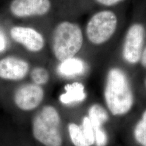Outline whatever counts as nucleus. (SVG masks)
<instances>
[{
    "instance_id": "1",
    "label": "nucleus",
    "mask_w": 146,
    "mask_h": 146,
    "mask_svg": "<svg viewBox=\"0 0 146 146\" xmlns=\"http://www.w3.org/2000/svg\"><path fill=\"white\" fill-rule=\"evenodd\" d=\"M104 96L108 109L114 116H123L132 109L134 95L127 73L120 68L113 67L108 72Z\"/></svg>"
},
{
    "instance_id": "2",
    "label": "nucleus",
    "mask_w": 146,
    "mask_h": 146,
    "mask_svg": "<svg viewBox=\"0 0 146 146\" xmlns=\"http://www.w3.org/2000/svg\"><path fill=\"white\" fill-rule=\"evenodd\" d=\"M83 43V33L76 24L64 21L55 28L52 35V50L60 62L74 58L81 50Z\"/></svg>"
},
{
    "instance_id": "3",
    "label": "nucleus",
    "mask_w": 146,
    "mask_h": 146,
    "mask_svg": "<svg viewBox=\"0 0 146 146\" xmlns=\"http://www.w3.org/2000/svg\"><path fill=\"white\" fill-rule=\"evenodd\" d=\"M61 118L52 106H45L33 120V134L36 140L45 146H62L63 143Z\"/></svg>"
},
{
    "instance_id": "4",
    "label": "nucleus",
    "mask_w": 146,
    "mask_h": 146,
    "mask_svg": "<svg viewBox=\"0 0 146 146\" xmlns=\"http://www.w3.org/2000/svg\"><path fill=\"white\" fill-rule=\"evenodd\" d=\"M118 27V18L112 11L97 12L90 18L86 27L87 39L96 45L104 44L112 37Z\"/></svg>"
},
{
    "instance_id": "5",
    "label": "nucleus",
    "mask_w": 146,
    "mask_h": 146,
    "mask_svg": "<svg viewBox=\"0 0 146 146\" xmlns=\"http://www.w3.org/2000/svg\"><path fill=\"white\" fill-rule=\"evenodd\" d=\"M145 27L141 23H134L128 29L124 41L122 55L126 62L137 64L140 62L144 49Z\"/></svg>"
},
{
    "instance_id": "6",
    "label": "nucleus",
    "mask_w": 146,
    "mask_h": 146,
    "mask_svg": "<svg viewBox=\"0 0 146 146\" xmlns=\"http://www.w3.org/2000/svg\"><path fill=\"white\" fill-rule=\"evenodd\" d=\"M44 98V91L40 85L35 83L25 84L16 91L14 96L15 104L24 111L35 109Z\"/></svg>"
},
{
    "instance_id": "7",
    "label": "nucleus",
    "mask_w": 146,
    "mask_h": 146,
    "mask_svg": "<svg viewBox=\"0 0 146 146\" xmlns=\"http://www.w3.org/2000/svg\"><path fill=\"white\" fill-rule=\"evenodd\" d=\"M50 8V0H13L10 5V12L18 18L45 15Z\"/></svg>"
},
{
    "instance_id": "8",
    "label": "nucleus",
    "mask_w": 146,
    "mask_h": 146,
    "mask_svg": "<svg viewBox=\"0 0 146 146\" xmlns=\"http://www.w3.org/2000/svg\"><path fill=\"white\" fill-rule=\"evenodd\" d=\"M10 33L14 41L23 45L29 52H38L44 47L43 35L30 27H14L10 29Z\"/></svg>"
},
{
    "instance_id": "9",
    "label": "nucleus",
    "mask_w": 146,
    "mask_h": 146,
    "mask_svg": "<svg viewBox=\"0 0 146 146\" xmlns=\"http://www.w3.org/2000/svg\"><path fill=\"white\" fill-rule=\"evenodd\" d=\"M29 65L21 58L6 57L0 60V78L10 81H20L28 74Z\"/></svg>"
},
{
    "instance_id": "10",
    "label": "nucleus",
    "mask_w": 146,
    "mask_h": 146,
    "mask_svg": "<svg viewBox=\"0 0 146 146\" xmlns=\"http://www.w3.org/2000/svg\"><path fill=\"white\" fill-rule=\"evenodd\" d=\"M65 92L60 96V101L64 104H72L83 102L86 98L85 87L78 82L68 84L64 87Z\"/></svg>"
},
{
    "instance_id": "11",
    "label": "nucleus",
    "mask_w": 146,
    "mask_h": 146,
    "mask_svg": "<svg viewBox=\"0 0 146 146\" xmlns=\"http://www.w3.org/2000/svg\"><path fill=\"white\" fill-rule=\"evenodd\" d=\"M87 116L94 128V134L104 130V125L109 120V115L107 110L98 104H93L89 108Z\"/></svg>"
},
{
    "instance_id": "12",
    "label": "nucleus",
    "mask_w": 146,
    "mask_h": 146,
    "mask_svg": "<svg viewBox=\"0 0 146 146\" xmlns=\"http://www.w3.org/2000/svg\"><path fill=\"white\" fill-rule=\"evenodd\" d=\"M85 70V64L83 60L72 58L61 62L58 66V72L65 76H74L81 74Z\"/></svg>"
},
{
    "instance_id": "13",
    "label": "nucleus",
    "mask_w": 146,
    "mask_h": 146,
    "mask_svg": "<svg viewBox=\"0 0 146 146\" xmlns=\"http://www.w3.org/2000/svg\"><path fill=\"white\" fill-rule=\"evenodd\" d=\"M68 133L74 146H91L84 135L81 126L75 123H70L68 125Z\"/></svg>"
},
{
    "instance_id": "14",
    "label": "nucleus",
    "mask_w": 146,
    "mask_h": 146,
    "mask_svg": "<svg viewBox=\"0 0 146 146\" xmlns=\"http://www.w3.org/2000/svg\"><path fill=\"white\" fill-rule=\"evenodd\" d=\"M133 135L136 141L141 146H146V110L141 118L137 123L133 130Z\"/></svg>"
},
{
    "instance_id": "15",
    "label": "nucleus",
    "mask_w": 146,
    "mask_h": 146,
    "mask_svg": "<svg viewBox=\"0 0 146 146\" xmlns=\"http://www.w3.org/2000/svg\"><path fill=\"white\" fill-rule=\"evenodd\" d=\"M31 76L33 83L40 86L46 84L50 79L49 72L43 67H36L33 68Z\"/></svg>"
},
{
    "instance_id": "16",
    "label": "nucleus",
    "mask_w": 146,
    "mask_h": 146,
    "mask_svg": "<svg viewBox=\"0 0 146 146\" xmlns=\"http://www.w3.org/2000/svg\"><path fill=\"white\" fill-rule=\"evenodd\" d=\"M81 129L86 137L87 141L91 146L95 145V134L93 126L88 116H85L82 121Z\"/></svg>"
},
{
    "instance_id": "17",
    "label": "nucleus",
    "mask_w": 146,
    "mask_h": 146,
    "mask_svg": "<svg viewBox=\"0 0 146 146\" xmlns=\"http://www.w3.org/2000/svg\"><path fill=\"white\" fill-rule=\"evenodd\" d=\"M98 3L105 5V6H112V5L118 4L123 0H96Z\"/></svg>"
},
{
    "instance_id": "18",
    "label": "nucleus",
    "mask_w": 146,
    "mask_h": 146,
    "mask_svg": "<svg viewBox=\"0 0 146 146\" xmlns=\"http://www.w3.org/2000/svg\"><path fill=\"white\" fill-rule=\"evenodd\" d=\"M6 48V40L2 35L0 34V52H3Z\"/></svg>"
},
{
    "instance_id": "19",
    "label": "nucleus",
    "mask_w": 146,
    "mask_h": 146,
    "mask_svg": "<svg viewBox=\"0 0 146 146\" xmlns=\"http://www.w3.org/2000/svg\"><path fill=\"white\" fill-rule=\"evenodd\" d=\"M140 63L144 68H146V47H144L143 52H142Z\"/></svg>"
},
{
    "instance_id": "20",
    "label": "nucleus",
    "mask_w": 146,
    "mask_h": 146,
    "mask_svg": "<svg viewBox=\"0 0 146 146\" xmlns=\"http://www.w3.org/2000/svg\"><path fill=\"white\" fill-rule=\"evenodd\" d=\"M145 88H146V78H145Z\"/></svg>"
}]
</instances>
